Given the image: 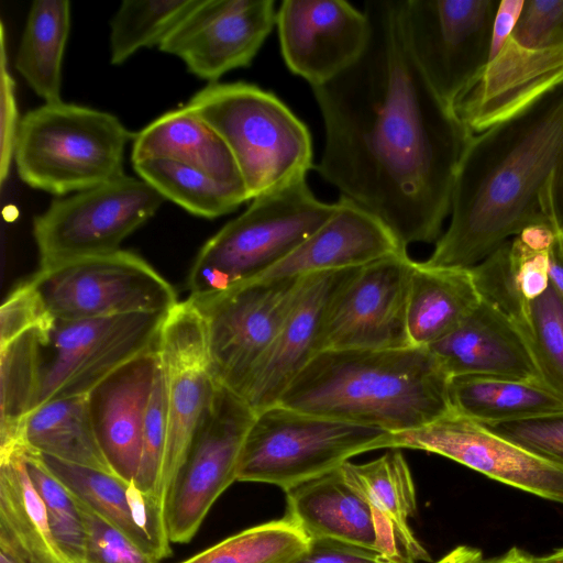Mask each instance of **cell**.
Returning a JSON list of instances; mask_svg holds the SVG:
<instances>
[{"label":"cell","mask_w":563,"mask_h":563,"mask_svg":"<svg viewBox=\"0 0 563 563\" xmlns=\"http://www.w3.org/2000/svg\"><path fill=\"white\" fill-rule=\"evenodd\" d=\"M276 24L287 67L311 87L350 67L369 38L364 11L343 0H285Z\"/></svg>","instance_id":"18"},{"label":"cell","mask_w":563,"mask_h":563,"mask_svg":"<svg viewBox=\"0 0 563 563\" xmlns=\"http://www.w3.org/2000/svg\"><path fill=\"white\" fill-rule=\"evenodd\" d=\"M286 501V516L310 540L332 539L390 555L371 506L346 483L340 467L287 490Z\"/></svg>","instance_id":"25"},{"label":"cell","mask_w":563,"mask_h":563,"mask_svg":"<svg viewBox=\"0 0 563 563\" xmlns=\"http://www.w3.org/2000/svg\"><path fill=\"white\" fill-rule=\"evenodd\" d=\"M131 156L132 163L153 158L174 161L247 195L225 142L185 106L164 113L137 132Z\"/></svg>","instance_id":"27"},{"label":"cell","mask_w":563,"mask_h":563,"mask_svg":"<svg viewBox=\"0 0 563 563\" xmlns=\"http://www.w3.org/2000/svg\"><path fill=\"white\" fill-rule=\"evenodd\" d=\"M471 268L413 262L407 331L416 347H429L452 332L481 302Z\"/></svg>","instance_id":"29"},{"label":"cell","mask_w":563,"mask_h":563,"mask_svg":"<svg viewBox=\"0 0 563 563\" xmlns=\"http://www.w3.org/2000/svg\"><path fill=\"white\" fill-rule=\"evenodd\" d=\"M549 277L551 286L563 298V229L555 231L550 246Z\"/></svg>","instance_id":"48"},{"label":"cell","mask_w":563,"mask_h":563,"mask_svg":"<svg viewBox=\"0 0 563 563\" xmlns=\"http://www.w3.org/2000/svg\"><path fill=\"white\" fill-rule=\"evenodd\" d=\"M273 0H198L158 47L188 70L217 82L249 66L276 23Z\"/></svg>","instance_id":"17"},{"label":"cell","mask_w":563,"mask_h":563,"mask_svg":"<svg viewBox=\"0 0 563 563\" xmlns=\"http://www.w3.org/2000/svg\"><path fill=\"white\" fill-rule=\"evenodd\" d=\"M201 247L188 275L189 298L223 291L280 262L323 225L338 202L319 200L306 178L252 199Z\"/></svg>","instance_id":"5"},{"label":"cell","mask_w":563,"mask_h":563,"mask_svg":"<svg viewBox=\"0 0 563 563\" xmlns=\"http://www.w3.org/2000/svg\"><path fill=\"white\" fill-rule=\"evenodd\" d=\"M23 451L113 474L95 432L87 395L53 399L31 410L16 431L14 452Z\"/></svg>","instance_id":"30"},{"label":"cell","mask_w":563,"mask_h":563,"mask_svg":"<svg viewBox=\"0 0 563 563\" xmlns=\"http://www.w3.org/2000/svg\"><path fill=\"white\" fill-rule=\"evenodd\" d=\"M309 544L307 534L285 515L232 534L179 563H291Z\"/></svg>","instance_id":"35"},{"label":"cell","mask_w":563,"mask_h":563,"mask_svg":"<svg viewBox=\"0 0 563 563\" xmlns=\"http://www.w3.org/2000/svg\"><path fill=\"white\" fill-rule=\"evenodd\" d=\"M158 361L157 344L118 367L87 394L101 450L113 474L128 483L137 473L143 422Z\"/></svg>","instance_id":"21"},{"label":"cell","mask_w":563,"mask_h":563,"mask_svg":"<svg viewBox=\"0 0 563 563\" xmlns=\"http://www.w3.org/2000/svg\"><path fill=\"white\" fill-rule=\"evenodd\" d=\"M29 283L55 320L168 313L178 303L175 289L161 274L122 250L40 267Z\"/></svg>","instance_id":"8"},{"label":"cell","mask_w":563,"mask_h":563,"mask_svg":"<svg viewBox=\"0 0 563 563\" xmlns=\"http://www.w3.org/2000/svg\"><path fill=\"white\" fill-rule=\"evenodd\" d=\"M0 552L16 563H73L53 536L23 452L0 457Z\"/></svg>","instance_id":"28"},{"label":"cell","mask_w":563,"mask_h":563,"mask_svg":"<svg viewBox=\"0 0 563 563\" xmlns=\"http://www.w3.org/2000/svg\"><path fill=\"white\" fill-rule=\"evenodd\" d=\"M133 167L139 178L151 185L164 199L199 217L217 218L250 200L245 192L174 161L144 159L134 162Z\"/></svg>","instance_id":"34"},{"label":"cell","mask_w":563,"mask_h":563,"mask_svg":"<svg viewBox=\"0 0 563 563\" xmlns=\"http://www.w3.org/2000/svg\"><path fill=\"white\" fill-rule=\"evenodd\" d=\"M307 276L250 280L188 298L206 331L209 371L217 385L241 395L273 345Z\"/></svg>","instance_id":"9"},{"label":"cell","mask_w":563,"mask_h":563,"mask_svg":"<svg viewBox=\"0 0 563 563\" xmlns=\"http://www.w3.org/2000/svg\"><path fill=\"white\" fill-rule=\"evenodd\" d=\"M164 200L146 181L124 174L54 200L33 221L40 267L119 251Z\"/></svg>","instance_id":"11"},{"label":"cell","mask_w":563,"mask_h":563,"mask_svg":"<svg viewBox=\"0 0 563 563\" xmlns=\"http://www.w3.org/2000/svg\"><path fill=\"white\" fill-rule=\"evenodd\" d=\"M37 454L51 473L76 498L155 555L150 542L132 518L126 495L128 482L111 473Z\"/></svg>","instance_id":"37"},{"label":"cell","mask_w":563,"mask_h":563,"mask_svg":"<svg viewBox=\"0 0 563 563\" xmlns=\"http://www.w3.org/2000/svg\"><path fill=\"white\" fill-rule=\"evenodd\" d=\"M479 563H533V556L514 547L499 556L486 560L483 559Z\"/></svg>","instance_id":"50"},{"label":"cell","mask_w":563,"mask_h":563,"mask_svg":"<svg viewBox=\"0 0 563 563\" xmlns=\"http://www.w3.org/2000/svg\"><path fill=\"white\" fill-rule=\"evenodd\" d=\"M520 333L541 383L563 400V298L551 284L530 303Z\"/></svg>","instance_id":"38"},{"label":"cell","mask_w":563,"mask_h":563,"mask_svg":"<svg viewBox=\"0 0 563 563\" xmlns=\"http://www.w3.org/2000/svg\"><path fill=\"white\" fill-rule=\"evenodd\" d=\"M74 498L85 530V563H159L161 560L153 553L143 549L80 499L75 496Z\"/></svg>","instance_id":"41"},{"label":"cell","mask_w":563,"mask_h":563,"mask_svg":"<svg viewBox=\"0 0 563 563\" xmlns=\"http://www.w3.org/2000/svg\"><path fill=\"white\" fill-rule=\"evenodd\" d=\"M166 433V388L163 369L158 361L154 385L143 422L140 464L136 476L133 479L136 486L145 495L150 496L152 500L161 473Z\"/></svg>","instance_id":"40"},{"label":"cell","mask_w":563,"mask_h":563,"mask_svg":"<svg viewBox=\"0 0 563 563\" xmlns=\"http://www.w3.org/2000/svg\"><path fill=\"white\" fill-rule=\"evenodd\" d=\"M198 0H125L110 23V59L124 63L139 49L159 47Z\"/></svg>","instance_id":"36"},{"label":"cell","mask_w":563,"mask_h":563,"mask_svg":"<svg viewBox=\"0 0 563 563\" xmlns=\"http://www.w3.org/2000/svg\"><path fill=\"white\" fill-rule=\"evenodd\" d=\"M369 38L362 55L311 87L325 129L316 170L383 221L400 244L433 243L451 213L465 150L474 135L418 65L404 0L364 3Z\"/></svg>","instance_id":"1"},{"label":"cell","mask_w":563,"mask_h":563,"mask_svg":"<svg viewBox=\"0 0 563 563\" xmlns=\"http://www.w3.org/2000/svg\"><path fill=\"white\" fill-rule=\"evenodd\" d=\"M428 349L450 378L492 376L541 383L518 328L483 299L452 332Z\"/></svg>","instance_id":"23"},{"label":"cell","mask_w":563,"mask_h":563,"mask_svg":"<svg viewBox=\"0 0 563 563\" xmlns=\"http://www.w3.org/2000/svg\"><path fill=\"white\" fill-rule=\"evenodd\" d=\"M131 136L111 113L63 100L44 103L21 119L13 161L34 189L78 192L123 175Z\"/></svg>","instance_id":"6"},{"label":"cell","mask_w":563,"mask_h":563,"mask_svg":"<svg viewBox=\"0 0 563 563\" xmlns=\"http://www.w3.org/2000/svg\"><path fill=\"white\" fill-rule=\"evenodd\" d=\"M340 471L371 506L388 553L411 563L430 562V554L409 526V519L417 511V497L410 468L400 451L390 449L363 464L347 461Z\"/></svg>","instance_id":"26"},{"label":"cell","mask_w":563,"mask_h":563,"mask_svg":"<svg viewBox=\"0 0 563 563\" xmlns=\"http://www.w3.org/2000/svg\"><path fill=\"white\" fill-rule=\"evenodd\" d=\"M334 214L294 252L251 280L356 268L407 250L376 216L345 196ZM250 282V280H247Z\"/></svg>","instance_id":"22"},{"label":"cell","mask_w":563,"mask_h":563,"mask_svg":"<svg viewBox=\"0 0 563 563\" xmlns=\"http://www.w3.org/2000/svg\"><path fill=\"white\" fill-rule=\"evenodd\" d=\"M167 314L54 319L42 344L33 409L53 399L87 395L118 367L155 347Z\"/></svg>","instance_id":"10"},{"label":"cell","mask_w":563,"mask_h":563,"mask_svg":"<svg viewBox=\"0 0 563 563\" xmlns=\"http://www.w3.org/2000/svg\"><path fill=\"white\" fill-rule=\"evenodd\" d=\"M23 455L31 479L45 504L56 542L73 563H85V530L74 496L37 453L23 451Z\"/></svg>","instance_id":"39"},{"label":"cell","mask_w":563,"mask_h":563,"mask_svg":"<svg viewBox=\"0 0 563 563\" xmlns=\"http://www.w3.org/2000/svg\"><path fill=\"white\" fill-rule=\"evenodd\" d=\"M554 233L544 225L527 228L471 268L481 298L518 330L527 323L530 303L550 286L549 251Z\"/></svg>","instance_id":"24"},{"label":"cell","mask_w":563,"mask_h":563,"mask_svg":"<svg viewBox=\"0 0 563 563\" xmlns=\"http://www.w3.org/2000/svg\"><path fill=\"white\" fill-rule=\"evenodd\" d=\"M482 560L483 553L479 549L459 545L434 563H479Z\"/></svg>","instance_id":"49"},{"label":"cell","mask_w":563,"mask_h":563,"mask_svg":"<svg viewBox=\"0 0 563 563\" xmlns=\"http://www.w3.org/2000/svg\"><path fill=\"white\" fill-rule=\"evenodd\" d=\"M511 37L529 48L563 46V0L525 1Z\"/></svg>","instance_id":"43"},{"label":"cell","mask_w":563,"mask_h":563,"mask_svg":"<svg viewBox=\"0 0 563 563\" xmlns=\"http://www.w3.org/2000/svg\"><path fill=\"white\" fill-rule=\"evenodd\" d=\"M453 410L482 424L514 422L563 411V400L543 384L492 377H451Z\"/></svg>","instance_id":"31"},{"label":"cell","mask_w":563,"mask_h":563,"mask_svg":"<svg viewBox=\"0 0 563 563\" xmlns=\"http://www.w3.org/2000/svg\"><path fill=\"white\" fill-rule=\"evenodd\" d=\"M450 379L428 347L327 350L292 379L278 404L396 433L450 412Z\"/></svg>","instance_id":"3"},{"label":"cell","mask_w":563,"mask_h":563,"mask_svg":"<svg viewBox=\"0 0 563 563\" xmlns=\"http://www.w3.org/2000/svg\"><path fill=\"white\" fill-rule=\"evenodd\" d=\"M70 29V3L37 0L30 8L15 68L45 103L62 101V64Z\"/></svg>","instance_id":"32"},{"label":"cell","mask_w":563,"mask_h":563,"mask_svg":"<svg viewBox=\"0 0 563 563\" xmlns=\"http://www.w3.org/2000/svg\"><path fill=\"white\" fill-rule=\"evenodd\" d=\"M450 214L427 265L472 268L527 228L563 229V84L472 136Z\"/></svg>","instance_id":"2"},{"label":"cell","mask_w":563,"mask_h":563,"mask_svg":"<svg viewBox=\"0 0 563 563\" xmlns=\"http://www.w3.org/2000/svg\"><path fill=\"white\" fill-rule=\"evenodd\" d=\"M533 563H563V548L545 555L533 556Z\"/></svg>","instance_id":"51"},{"label":"cell","mask_w":563,"mask_h":563,"mask_svg":"<svg viewBox=\"0 0 563 563\" xmlns=\"http://www.w3.org/2000/svg\"><path fill=\"white\" fill-rule=\"evenodd\" d=\"M389 434L276 404L255 413L243 444L238 481L271 484L287 492L338 470L354 455L387 449Z\"/></svg>","instance_id":"7"},{"label":"cell","mask_w":563,"mask_h":563,"mask_svg":"<svg viewBox=\"0 0 563 563\" xmlns=\"http://www.w3.org/2000/svg\"><path fill=\"white\" fill-rule=\"evenodd\" d=\"M254 417L243 398L217 385L168 500L172 543L190 542L217 499L238 481L243 444Z\"/></svg>","instance_id":"14"},{"label":"cell","mask_w":563,"mask_h":563,"mask_svg":"<svg viewBox=\"0 0 563 563\" xmlns=\"http://www.w3.org/2000/svg\"><path fill=\"white\" fill-rule=\"evenodd\" d=\"M53 320L27 280L15 287L1 307L0 343Z\"/></svg>","instance_id":"44"},{"label":"cell","mask_w":563,"mask_h":563,"mask_svg":"<svg viewBox=\"0 0 563 563\" xmlns=\"http://www.w3.org/2000/svg\"><path fill=\"white\" fill-rule=\"evenodd\" d=\"M0 563H16L11 556L0 552Z\"/></svg>","instance_id":"52"},{"label":"cell","mask_w":563,"mask_h":563,"mask_svg":"<svg viewBox=\"0 0 563 563\" xmlns=\"http://www.w3.org/2000/svg\"><path fill=\"white\" fill-rule=\"evenodd\" d=\"M1 70H0V180L8 176L14 157V147L20 126L15 85L8 70L3 25H1Z\"/></svg>","instance_id":"45"},{"label":"cell","mask_w":563,"mask_h":563,"mask_svg":"<svg viewBox=\"0 0 563 563\" xmlns=\"http://www.w3.org/2000/svg\"><path fill=\"white\" fill-rule=\"evenodd\" d=\"M387 449L435 453L508 486L563 504V466L453 409L422 427L390 433Z\"/></svg>","instance_id":"16"},{"label":"cell","mask_w":563,"mask_h":563,"mask_svg":"<svg viewBox=\"0 0 563 563\" xmlns=\"http://www.w3.org/2000/svg\"><path fill=\"white\" fill-rule=\"evenodd\" d=\"M53 321L31 328L0 343V457L14 452L18 427L33 409L40 377L42 344Z\"/></svg>","instance_id":"33"},{"label":"cell","mask_w":563,"mask_h":563,"mask_svg":"<svg viewBox=\"0 0 563 563\" xmlns=\"http://www.w3.org/2000/svg\"><path fill=\"white\" fill-rule=\"evenodd\" d=\"M291 563H411L375 549L332 540H310L308 550Z\"/></svg>","instance_id":"46"},{"label":"cell","mask_w":563,"mask_h":563,"mask_svg":"<svg viewBox=\"0 0 563 563\" xmlns=\"http://www.w3.org/2000/svg\"><path fill=\"white\" fill-rule=\"evenodd\" d=\"M526 0H501L492 27L488 60L493 59L512 35ZM488 63V62H487Z\"/></svg>","instance_id":"47"},{"label":"cell","mask_w":563,"mask_h":563,"mask_svg":"<svg viewBox=\"0 0 563 563\" xmlns=\"http://www.w3.org/2000/svg\"><path fill=\"white\" fill-rule=\"evenodd\" d=\"M158 355L166 388L167 433L153 500L167 525L173 487L217 388L209 371L205 324L189 299L168 312Z\"/></svg>","instance_id":"12"},{"label":"cell","mask_w":563,"mask_h":563,"mask_svg":"<svg viewBox=\"0 0 563 563\" xmlns=\"http://www.w3.org/2000/svg\"><path fill=\"white\" fill-rule=\"evenodd\" d=\"M498 0H404L411 52L428 81L451 108L488 62Z\"/></svg>","instance_id":"13"},{"label":"cell","mask_w":563,"mask_h":563,"mask_svg":"<svg viewBox=\"0 0 563 563\" xmlns=\"http://www.w3.org/2000/svg\"><path fill=\"white\" fill-rule=\"evenodd\" d=\"M486 427L533 454L563 466V411Z\"/></svg>","instance_id":"42"},{"label":"cell","mask_w":563,"mask_h":563,"mask_svg":"<svg viewBox=\"0 0 563 563\" xmlns=\"http://www.w3.org/2000/svg\"><path fill=\"white\" fill-rule=\"evenodd\" d=\"M225 142L250 200L306 178L308 128L274 93L247 82H210L185 104Z\"/></svg>","instance_id":"4"},{"label":"cell","mask_w":563,"mask_h":563,"mask_svg":"<svg viewBox=\"0 0 563 563\" xmlns=\"http://www.w3.org/2000/svg\"><path fill=\"white\" fill-rule=\"evenodd\" d=\"M563 84V46L529 48L511 36L455 106L473 133L514 118Z\"/></svg>","instance_id":"19"},{"label":"cell","mask_w":563,"mask_h":563,"mask_svg":"<svg viewBox=\"0 0 563 563\" xmlns=\"http://www.w3.org/2000/svg\"><path fill=\"white\" fill-rule=\"evenodd\" d=\"M413 262L402 250L354 268L328 307L318 353L412 346L407 301Z\"/></svg>","instance_id":"15"},{"label":"cell","mask_w":563,"mask_h":563,"mask_svg":"<svg viewBox=\"0 0 563 563\" xmlns=\"http://www.w3.org/2000/svg\"><path fill=\"white\" fill-rule=\"evenodd\" d=\"M353 269L307 276L273 345L240 395L255 413L278 404L292 379L318 353L328 307Z\"/></svg>","instance_id":"20"}]
</instances>
